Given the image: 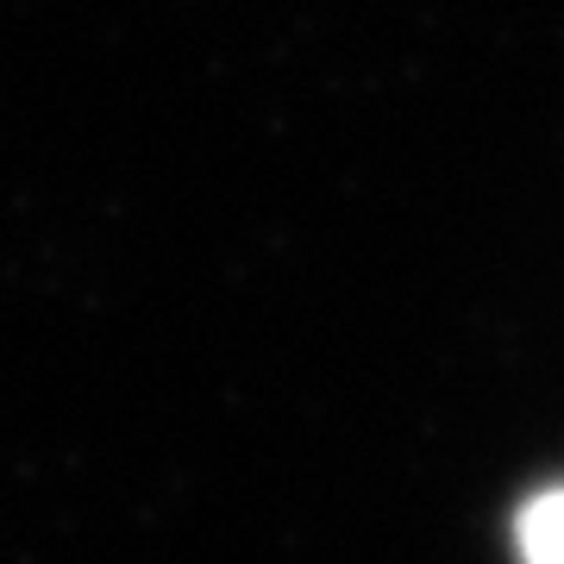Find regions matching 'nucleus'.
I'll list each match as a JSON object with an SVG mask.
<instances>
[{
    "mask_svg": "<svg viewBox=\"0 0 564 564\" xmlns=\"http://www.w3.org/2000/svg\"><path fill=\"white\" fill-rule=\"evenodd\" d=\"M521 558L527 564H564V489H545L521 514Z\"/></svg>",
    "mask_w": 564,
    "mask_h": 564,
    "instance_id": "obj_1",
    "label": "nucleus"
}]
</instances>
